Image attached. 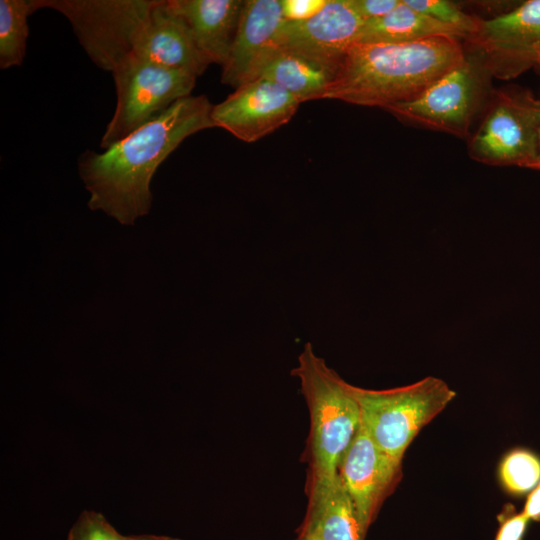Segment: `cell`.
I'll list each match as a JSON object with an SVG mask.
<instances>
[{"label": "cell", "mask_w": 540, "mask_h": 540, "mask_svg": "<svg viewBox=\"0 0 540 540\" xmlns=\"http://www.w3.org/2000/svg\"><path fill=\"white\" fill-rule=\"evenodd\" d=\"M205 95L188 96L100 153L87 150L78 171L88 206L123 225L149 213L150 183L161 163L190 135L215 127Z\"/></svg>", "instance_id": "cell-1"}, {"label": "cell", "mask_w": 540, "mask_h": 540, "mask_svg": "<svg viewBox=\"0 0 540 540\" xmlns=\"http://www.w3.org/2000/svg\"><path fill=\"white\" fill-rule=\"evenodd\" d=\"M466 56L459 38L437 35L402 43H355L324 99L383 109L418 97Z\"/></svg>", "instance_id": "cell-2"}, {"label": "cell", "mask_w": 540, "mask_h": 540, "mask_svg": "<svg viewBox=\"0 0 540 540\" xmlns=\"http://www.w3.org/2000/svg\"><path fill=\"white\" fill-rule=\"evenodd\" d=\"M309 411V433L304 451L308 478L337 474L341 457L361 425V411L352 385L329 368L307 342L292 370Z\"/></svg>", "instance_id": "cell-3"}, {"label": "cell", "mask_w": 540, "mask_h": 540, "mask_svg": "<svg viewBox=\"0 0 540 540\" xmlns=\"http://www.w3.org/2000/svg\"><path fill=\"white\" fill-rule=\"evenodd\" d=\"M361 422L378 448L394 463L403 456L419 431L441 413L456 392L437 377L383 390L352 385Z\"/></svg>", "instance_id": "cell-4"}, {"label": "cell", "mask_w": 540, "mask_h": 540, "mask_svg": "<svg viewBox=\"0 0 540 540\" xmlns=\"http://www.w3.org/2000/svg\"><path fill=\"white\" fill-rule=\"evenodd\" d=\"M157 0H36L39 9L64 15L91 61L112 72L133 54Z\"/></svg>", "instance_id": "cell-5"}, {"label": "cell", "mask_w": 540, "mask_h": 540, "mask_svg": "<svg viewBox=\"0 0 540 540\" xmlns=\"http://www.w3.org/2000/svg\"><path fill=\"white\" fill-rule=\"evenodd\" d=\"M116 106L100 141L107 149L162 114L179 99L191 96L197 76L134 55L112 72Z\"/></svg>", "instance_id": "cell-6"}, {"label": "cell", "mask_w": 540, "mask_h": 540, "mask_svg": "<svg viewBox=\"0 0 540 540\" xmlns=\"http://www.w3.org/2000/svg\"><path fill=\"white\" fill-rule=\"evenodd\" d=\"M490 77L480 58L466 52L460 65L418 97L385 110L401 121L468 138L474 118L490 100Z\"/></svg>", "instance_id": "cell-7"}, {"label": "cell", "mask_w": 540, "mask_h": 540, "mask_svg": "<svg viewBox=\"0 0 540 540\" xmlns=\"http://www.w3.org/2000/svg\"><path fill=\"white\" fill-rule=\"evenodd\" d=\"M539 135L540 100L527 88L504 87L490 98L469 140V155L488 165L530 168L538 154Z\"/></svg>", "instance_id": "cell-8"}, {"label": "cell", "mask_w": 540, "mask_h": 540, "mask_svg": "<svg viewBox=\"0 0 540 540\" xmlns=\"http://www.w3.org/2000/svg\"><path fill=\"white\" fill-rule=\"evenodd\" d=\"M491 76L509 80L540 61V0H528L490 20L465 38Z\"/></svg>", "instance_id": "cell-9"}, {"label": "cell", "mask_w": 540, "mask_h": 540, "mask_svg": "<svg viewBox=\"0 0 540 540\" xmlns=\"http://www.w3.org/2000/svg\"><path fill=\"white\" fill-rule=\"evenodd\" d=\"M300 101L280 85L255 78L237 87L222 102L213 105L211 119L245 142H255L286 124Z\"/></svg>", "instance_id": "cell-10"}, {"label": "cell", "mask_w": 540, "mask_h": 540, "mask_svg": "<svg viewBox=\"0 0 540 540\" xmlns=\"http://www.w3.org/2000/svg\"><path fill=\"white\" fill-rule=\"evenodd\" d=\"M337 475L367 532L400 480L401 465L391 461L360 425L341 457Z\"/></svg>", "instance_id": "cell-11"}, {"label": "cell", "mask_w": 540, "mask_h": 540, "mask_svg": "<svg viewBox=\"0 0 540 540\" xmlns=\"http://www.w3.org/2000/svg\"><path fill=\"white\" fill-rule=\"evenodd\" d=\"M285 22L281 0L244 1L228 58L222 66V83L236 89L255 79L267 58L280 46Z\"/></svg>", "instance_id": "cell-12"}, {"label": "cell", "mask_w": 540, "mask_h": 540, "mask_svg": "<svg viewBox=\"0 0 540 540\" xmlns=\"http://www.w3.org/2000/svg\"><path fill=\"white\" fill-rule=\"evenodd\" d=\"M364 22L350 0H328L313 17L286 21L280 46L339 66L347 50L357 42Z\"/></svg>", "instance_id": "cell-13"}, {"label": "cell", "mask_w": 540, "mask_h": 540, "mask_svg": "<svg viewBox=\"0 0 540 540\" xmlns=\"http://www.w3.org/2000/svg\"><path fill=\"white\" fill-rule=\"evenodd\" d=\"M134 56L200 76L210 64L196 46L184 20L166 0H157L136 40Z\"/></svg>", "instance_id": "cell-14"}, {"label": "cell", "mask_w": 540, "mask_h": 540, "mask_svg": "<svg viewBox=\"0 0 540 540\" xmlns=\"http://www.w3.org/2000/svg\"><path fill=\"white\" fill-rule=\"evenodd\" d=\"M188 26L209 63L226 62L244 5L242 0H166Z\"/></svg>", "instance_id": "cell-15"}, {"label": "cell", "mask_w": 540, "mask_h": 540, "mask_svg": "<svg viewBox=\"0 0 540 540\" xmlns=\"http://www.w3.org/2000/svg\"><path fill=\"white\" fill-rule=\"evenodd\" d=\"M307 508L303 522L319 540H365L356 509L338 475L306 477Z\"/></svg>", "instance_id": "cell-16"}, {"label": "cell", "mask_w": 540, "mask_h": 540, "mask_svg": "<svg viewBox=\"0 0 540 540\" xmlns=\"http://www.w3.org/2000/svg\"><path fill=\"white\" fill-rule=\"evenodd\" d=\"M338 68V65L279 46L264 62L256 78H264L280 85L301 103L324 99Z\"/></svg>", "instance_id": "cell-17"}, {"label": "cell", "mask_w": 540, "mask_h": 540, "mask_svg": "<svg viewBox=\"0 0 540 540\" xmlns=\"http://www.w3.org/2000/svg\"><path fill=\"white\" fill-rule=\"evenodd\" d=\"M437 35L464 38L457 29L412 9L401 0L390 13L366 20L356 43H402Z\"/></svg>", "instance_id": "cell-18"}, {"label": "cell", "mask_w": 540, "mask_h": 540, "mask_svg": "<svg viewBox=\"0 0 540 540\" xmlns=\"http://www.w3.org/2000/svg\"><path fill=\"white\" fill-rule=\"evenodd\" d=\"M36 0H0V68L20 66L29 36L28 18Z\"/></svg>", "instance_id": "cell-19"}, {"label": "cell", "mask_w": 540, "mask_h": 540, "mask_svg": "<svg viewBox=\"0 0 540 540\" xmlns=\"http://www.w3.org/2000/svg\"><path fill=\"white\" fill-rule=\"evenodd\" d=\"M498 474L509 494H529L540 482V458L530 450L513 449L502 459Z\"/></svg>", "instance_id": "cell-20"}, {"label": "cell", "mask_w": 540, "mask_h": 540, "mask_svg": "<svg viewBox=\"0 0 540 540\" xmlns=\"http://www.w3.org/2000/svg\"><path fill=\"white\" fill-rule=\"evenodd\" d=\"M412 9L460 31L464 39L474 34L480 19L464 13L456 4L446 0H403Z\"/></svg>", "instance_id": "cell-21"}, {"label": "cell", "mask_w": 540, "mask_h": 540, "mask_svg": "<svg viewBox=\"0 0 540 540\" xmlns=\"http://www.w3.org/2000/svg\"><path fill=\"white\" fill-rule=\"evenodd\" d=\"M67 540H128L96 511L84 510L72 525Z\"/></svg>", "instance_id": "cell-22"}, {"label": "cell", "mask_w": 540, "mask_h": 540, "mask_svg": "<svg viewBox=\"0 0 540 540\" xmlns=\"http://www.w3.org/2000/svg\"><path fill=\"white\" fill-rule=\"evenodd\" d=\"M497 519L499 527L494 540H523L529 519L522 511L518 512L513 505L507 504Z\"/></svg>", "instance_id": "cell-23"}, {"label": "cell", "mask_w": 540, "mask_h": 540, "mask_svg": "<svg viewBox=\"0 0 540 540\" xmlns=\"http://www.w3.org/2000/svg\"><path fill=\"white\" fill-rule=\"evenodd\" d=\"M328 0H281L282 14L288 22L305 21L319 13Z\"/></svg>", "instance_id": "cell-24"}, {"label": "cell", "mask_w": 540, "mask_h": 540, "mask_svg": "<svg viewBox=\"0 0 540 540\" xmlns=\"http://www.w3.org/2000/svg\"><path fill=\"white\" fill-rule=\"evenodd\" d=\"M364 21L384 16L393 11L401 0H350Z\"/></svg>", "instance_id": "cell-25"}, {"label": "cell", "mask_w": 540, "mask_h": 540, "mask_svg": "<svg viewBox=\"0 0 540 540\" xmlns=\"http://www.w3.org/2000/svg\"><path fill=\"white\" fill-rule=\"evenodd\" d=\"M522 512L529 519V521L532 520L540 522V482L528 494Z\"/></svg>", "instance_id": "cell-26"}, {"label": "cell", "mask_w": 540, "mask_h": 540, "mask_svg": "<svg viewBox=\"0 0 540 540\" xmlns=\"http://www.w3.org/2000/svg\"><path fill=\"white\" fill-rule=\"evenodd\" d=\"M128 540H183L176 537L165 535H131L128 536Z\"/></svg>", "instance_id": "cell-27"}, {"label": "cell", "mask_w": 540, "mask_h": 540, "mask_svg": "<svg viewBox=\"0 0 540 540\" xmlns=\"http://www.w3.org/2000/svg\"><path fill=\"white\" fill-rule=\"evenodd\" d=\"M294 540H319L318 537L315 535L314 532L311 530L299 526L297 530V536Z\"/></svg>", "instance_id": "cell-28"}, {"label": "cell", "mask_w": 540, "mask_h": 540, "mask_svg": "<svg viewBox=\"0 0 540 540\" xmlns=\"http://www.w3.org/2000/svg\"><path fill=\"white\" fill-rule=\"evenodd\" d=\"M531 169L540 170V135H539V148L538 154L534 162L530 166Z\"/></svg>", "instance_id": "cell-29"}, {"label": "cell", "mask_w": 540, "mask_h": 540, "mask_svg": "<svg viewBox=\"0 0 540 540\" xmlns=\"http://www.w3.org/2000/svg\"><path fill=\"white\" fill-rule=\"evenodd\" d=\"M535 70L540 74V61H539L538 65L536 66Z\"/></svg>", "instance_id": "cell-30"}]
</instances>
